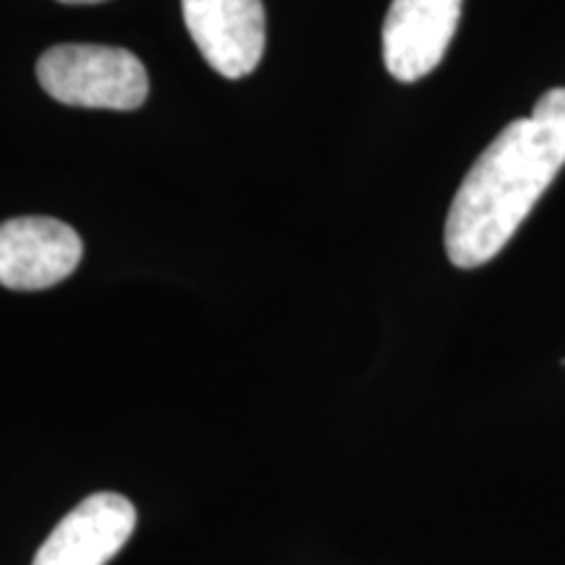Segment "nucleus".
I'll return each instance as SVG.
<instances>
[{
  "label": "nucleus",
  "mask_w": 565,
  "mask_h": 565,
  "mask_svg": "<svg viewBox=\"0 0 565 565\" xmlns=\"http://www.w3.org/2000/svg\"><path fill=\"white\" fill-rule=\"evenodd\" d=\"M137 526V508L118 492H97L63 515L32 565H108Z\"/></svg>",
  "instance_id": "nucleus-5"
},
{
  "label": "nucleus",
  "mask_w": 565,
  "mask_h": 565,
  "mask_svg": "<svg viewBox=\"0 0 565 565\" xmlns=\"http://www.w3.org/2000/svg\"><path fill=\"white\" fill-rule=\"evenodd\" d=\"M42 89L74 108L137 110L150 79L137 55L108 45H58L38 63Z\"/></svg>",
  "instance_id": "nucleus-2"
},
{
  "label": "nucleus",
  "mask_w": 565,
  "mask_h": 565,
  "mask_svg": "<svg viewBox=\"0 0 565 565\" xmlns=\"http://www.w3.org/2000/svg\"><path fill=\"white\" fill-rule=\"evenodd\" d=\"M82 238L55 217H13L0 223V286L42 291L66 280L82 263Z\"/></svg>",
  "instance_id": "nucleus-3"
},
{
  "label": "nucleus",
  "mask_w": 565,
  "mask_h": 565,
  "mask_svg": "<svg viewBox=\"0 0 565 565\" xmlns=\"http://www.w3.org/2000/svg\"><path fill=\"white\" fill-rule=\"evenodd\" d=\"M563 166L565 87H557L532 116L508 124L466 173L445 223L450 263L471 270L503 252Z\"/></svg>",
  "instance_id": "nucleus-1"
},
{
  "label": "nucleus",
  "mask_w": 565,
  "mask_h": 565,
  "mask_svg": "<svg viewBox=\"0 0 565 565\" xmlns=\"http://www.w3.org/2000/svg\"><path fill=\"white\" fill-rule=\"evenodd\" d=\"M58 3H68V6H89V3H103V0H58Z\"/></svg>",
  "instance_id": "nucleus-7"
},
{
  "label": "nucleus",
  "mask_w": 565,
  "mask_h": 565,
  "mask_svg": "<svg viewBox=\"0 0 565 565\" xmlns=\"http://www.w3.org/2000/svg\"><path fill=\"white\" fill-rule=\"evenodd\" d=\"M183 21L202 58L225 79H242L265 55L263 0H181Z\"/></svg>",
  "instance_id": "nucleus-4"
},
{
  "label": "nucleus",
  "mask_w": 565,
  "mask_h": 565,
  "mask_svg": "<svg viewBox=\"0 0 565 565\" xmlns=\"http://www.w3.org/2000/svg\"><path fill=\"white\" fill-rule=\"evenodd\" d=\"M458 19L461 0H393L383 26V58L391 76L419 82L440 66Z\"/></svg>",
  "instance_id": "nucleus-6"
}]
</instances>
